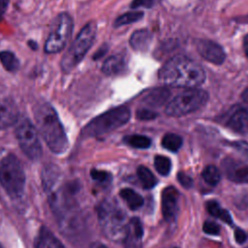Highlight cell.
Wrapping results in <instances>:
<instances>
[{"mask_svg": "<svg viewBox=\"0 0 248 248\" xmlns=\"http://www.w3.org/2000/svg\"><path fill=\"white\" fill-rule=\"evenodd\" d=\"M159 78L168 85L194 88L204 81L205 73L196 61L176 55L163 65L159 71Z\"/></svg>", "mask_w": 248, "mask_h": 248, "instance_id": "obj_1", "label": "cell"}, {"mask_svg": "<svg viewBox=\"0 0 248 248\" xmlns=\"http://www.w3.org/2000/svg\"><path fill=\"white\" fill-rule=\"evenodd\" d=\"M34 117L39 132L48 148L55 154H62L68 148V139L55 109L48 103L36 105Z\"/></svg>", "mask_w": 248, "mask_h": 248, "instance_id": "obj_2", "label": "cell"}, {"mask_svg": "<svg viewBox=\"0 0 248 248\" xmlns=\"http://www.w3.org/2000/svg\"><path fill=\"white\" fill-rule=\"evenodd\" d=\"M98 218L106 235L112 240L125 238L128 222L124 210L112 200L104 201L98 207Z\"/></svg>", "mask_w": 248, "mask_h": 248, "instance_id": "obj_3", "label": "cell"}, {"mask_svg": "<svg viewBox=\"0 0 248 248\" xmlns=\"http://www.w3.org/2000/svg\"><path fill=\"white\" fill-rule=\"evenodd\" d=\"M0 183L12 198H18L23 192L25 173L20 162L13 154L0 160Z\"/></svg>", "mask_w": 248, "mask_h": 248, "instance_id": "obj_4", "label": "cell"}, {"mask_svg": "<svg viewBox=\"0 0 248 248\" xmlns=\"http://www.w3.org/2000/svg\"><path fill=\"white\" fill-rule=\"evenodd\" d=\"M130 116L131 112L127 107L114 108L92 119L85 126L83 134L88 137L102 136L126 124Z\"/></svg>", "mask_w": 248, "mask_h": 248, "instance_id": "obj_5", "label": "cell"}, {"mask_svg": "<svg viewBox=\"0 0 248 248\" xmlns=\"http://www.w3.org/2000/svg\"><path fill=\"white\" fill-rule=\"evenodd\" d=\"M96 32L97 25L93 21L86 23L82 27L62 58L61 65L64 71H70L75 68L85 56L86 52L93 45Z\"/></svg>", "mask_w": 248, "mask_h": 248, "instance_id": "obj_6", "label": "cell"}, {"mask_svg": "<svg viewBox=\"0 0 248 248\" xmlns=\"http://www.w3.org/2000/svg\"><path fill=\"white\" fill-rule=\"evenodd\" d=\"M208 100L204 90L189 88L171 99L166 106V113L170 116H183L201 108Z\"/></svg>", "mask_w": 248, "mask_h": 248, "instance_id": "obj_7", "label": "cell"}, {"mask_svg": "<svg viewBox=\"0 0 248 248\" xmlns=\"http://www.w3.org/2000/svg\"><path fill=\"white\" fill-rule=\"evenodd\" d=\"M73 31L72 17L66 14L56 16L50 27L49 34L45 44V50L47 53L60 52L66 46Z\"/></svg>", "mask_w": 248, "mask_h": 248, "instance_id": "obj_8", "label": "cell"}, {"mask_svg": "<svg viewBox=\"0 0 248 248\" xmlns=\"http://www.w3.org/2000/svg\"><path fill=\"white\" fill-rule=\"evenodd\" d=\"M16 137L24 154L31 160H38L42 156V145L34 125L26 118L17 122Z\"/></svg>", "mask_w": 248, "mask_h": 248, "instance_id": "obj_9", "label": "cell"}, {"mask_svg": "<svg viewBox=\"0 0 248 248\" xmlns=\"http://www.w3.org/2000/svg\"><path fill=\"white\" fill-rule=\"evenodd\" d=\"M197 49L202 57L214 64H222L226 57L223 48L212 41L200 40L197 44Z\"/></svg>", "mask_w": 248, "mask_h": 248, "instance_id": "obj_10", "label": "cell"}, {"mask_svg": "<svg viewBox=\"0 0 248 248\" xmlns=\"http://www.w3.org/2000/svg\"><path fill=\"white\" fill-rule=\"evenodd\" d=\"M177 190L172 186L165 188L162 193V213L166 221L171 222L174 220L177 213Z\"/></svg>", "mask_w": 248, "mask_h": 248, "instance_id": "obj_11", "label": "cell"}, {"mask_svg": "<svg viewBox=\"0 0 248 248\" xmlns=\"http://www.w3.org/2000/svg\"><path fill=\"white\" fill-rule=\"evenodd\" d=\"M223 168L230 180L238 183H248V165L233 159H226L223 162Z\"/></svg>", "mask_w": 248, "mask_h": 248, "instance_id": "obj_12", "label": "cell"}, {"mask_svg": "<svg viewBox=\"0 0 248 248\" xmlns=\"http://www.w3.org/2000/svg\"><path fill=\"white\" fill-rule=\"evenodd\" d=\"M18 120V108L14 101L4 99L0 101V130L6 129Z\"/></svg>", "mask_w": 248, "mask_h": 248, "instance_id": "obj_13", "label": "cell"}, {"mask_svg": "<svg viewBox=\"0 0 248 248\" xmlns=\"http://www.w3.org/2000/svg\"><path fill=\"white\" fill-rule=\"evenodd\" d=\"M143 234L142 225L139 218H132L128 224V230L124 238L125 248H141Z\"/></svg>", "mask_w": 248, "mask_h": 248, "instance_id": "obj_14", "label": "cell"}, {"mask_svg": "<svg viewBox=\"0 0 248 248\" xmlns=\"http://www.w3.org/2000/svg\"><path fill=\"white\" fill-rule=\"evenodd\" d=\"M226 125L232 131L245 134L248 132V111L245 108H237L228 118Z\"/></svg>", "mask_w": 248, "mask_h": 248, "instance_id": "obj_15", "label": "cell"}, {"mask_svg": "<svg viewBox=\"0 0 248 248\" xmlns=\"http://www.w3.org/2000/svg\"><path fill=\"white\" fill-rule=\"evenodd\" d=\"M126 66H127V62H126L125 55L118 53V54L111 55L105 60L102 66V71L108 76H115L124 72L126 69Z\"/></svg>", "mask_w": 248, "mask_h": 248, "instance_id": "obj_16", "label": "cell"}, {"mask_svg": "<svg viewBox=\"0 0 248 248\" xmlns=\"http://www.w3.org/2000/svg\"><path fill=\"white\" fill-rule=\"evenodd\" d=\"M152 42V34L146 29L135 31L130 38V45L139 51L146 50Z\"/></svg>", "mask_w": 248, "mask_h": 248, "instance_id": "obj_17", "label": "cell"}, {"mask_svg": "<svg viewBox=\"0 0 248 248\" xmlns=\"http://www.w3.org/2000/svg\"><path fill=\"white\" fill-rule=\"evenodd\" d=\"M35 248H65L64 245L46 228H42L35 242Z\"/></svg>", "mask_w": 248, "mask_h": 248, "instance_id": "obj_18", "label": "cell"}, {"mask_svg": "<svg viewBox=\"0 0 248 248\" xmlns=\"http://www.w3.org/2000/svg\"><path fill=\"white\" fill-rule=\"evenodd\" d=\"M170 97V91L166 88H155L148 92L143 98V103L150 107H160L164 105Z\"/></svg>", "mask_w": 248, "mask_h": 248, "instance_id": "obj_19", "label": "cell"}, {"mask_svg": "<svg viewBox=\"0 0 248 248\" xmlns=\"http://www.w3.org/2000/svg\"><path fill=\"white\" fill-rule=\"evenodd\" d=\"M119 194L121 198L125 201V202L128 204L129 208L132 210H137L143 204L142 197L133 189L124 188L120 191Z\"/></svg>", "mask_w": 248, "mask_h": 248, "instance_id": "obj_20", "label": "cell"}, {"mask_svg": "<svg viewBox=\"0 0 248 248\" xmlns=\"http://www.w3.org/2000/svg\"><path fill=\"white\" fill-rule=\"evenodd\" d=\"M206 209L207 211L214 217L219 218L223 222L232 225V218L228 210L221 208L219 203L216 201H209L206 202Z\"/></svg>", "mask_w": 248, "mask_h": 248, "instance_id": "obj_21", "label": "cell"}, {"mask_svg": "<svg viewBox=\"0 0 248 248\" xmlns=\"http://www.w3.org/2000/svg\"><path fill=\"white\" fill-rule=\"evenodd\" d=\"M137 173H138V177L140 180L143 188L151 189L156 185L157 180H156L154 174L146 167H143V166L139 167L137 170Z\"/></svg>", "mask_w": 248, "mask_h": 248, "instance_id": "obj_22", "label": "cell"}, {"mask_svg": "<svg viewBox=\"0 0 248 248\" xmlns=\"http://www.w3.org/2000/svg\"><path fill=\"white\" fill-rule=\"evenodd\" d=\"M0 62L3 67L9 72H15L19 67V61L16 56L11 51H1L0 52Z\"/></svg>", "mask_w": 248, "mask_h": 248, "instance_id": "obj_23", "label": "cell"}, {"mask_svg": "<svg viewBox=\"0 0 248 248\" xmlns=\"http://www.w3.org/2000/svg\"><path fill=\"white\" fill-rule=\"evenodd\" d=\"M162 145L163 147H165L166 149L172 151V152H176L182 145V139L180 136L176 135V134H167L165 135V137L162 140Z\"/></svg>", "mask_w": 248, "mask_h": 248, "instance_id": "obj_24", "label": "cell"}, {"mask_svg": "<svg viewBox=\"0 0 248 248\" xmlns=\"http://www.w3.org/2000/svg\"><path fill=\"white\" fill-rule=\"evenodd\" d=\"M202 175L203 180L211 186L217 185L221 179L220 170L215 166H212V165L205 167L202 170Z\"/></svg>", "mask_w": 248, "mask_h": 248, "instance_id": "obj_25", "label": "cell"}, {"mask_svg": "<svg viewBox=\"0 0 248 248\" xmlns=\"http://www.w3.org/2000/svg\"><path fill=\"white\" fill-rule=\"evenodd\" d=\"M124 141L135 147V148H140V149H144V148H148L151 144V140L149 138L142 136V135H132V136H127L124 139Z\"/></svg>", "mask_w": 248, "mask_h": 248, "instance_id": "obj_26", "label": "cell"}, {"mask_svg": "<svg viewBox=\"0 0 248 248\" xmlns=\"http://www.w3.org/2000/svg\"><path fill=\"white\" fill-rule=\"evenodd\" d=\"M142 16H143V13L139 12V11L125 13V14L119 16L116 18V20L114 22V25L116 27H118V26H123V25H126V24H131L133 22H136V21L140 20V18H142Z\"/></svg>", "mask_w": 248, "mask_h": 248, "instance_id": "obj_27", "label": "cell"}, {"mask_svg": "<svg viewBox=\"0 0 248 248\" xmlns=\"http://www.w3.org/2000/svg\"><path fill=\"white\" fill-rule=\"evenodd\" d=\"M154 166L156 170L161 174V175H168L170 171V161L168 157L162 156V155H157L154 158Z\"/></svg>", "mask_w": 248, "mask_h": 248, "instance_id": "obj_28", "label": "cell"}, {"mask_svg": "<svg viewBox=\"0 0 248 248\" xmlns=\"http://www.w3.org/2000/svg\"><path fill=\"white\" fill-rule=\"evenodd\" d=\"M92 178L94 180H96L99 183L102 184H107L109 183V181L111 180V176L108 172L104 171V170H92L90 172Z\"/></svg>", "mask_w": 248, "mask_h": 248, "instance_id": "obj_29", "label": "cell"}, {"mask_svg": "<svg viewBox=\"0 0 248 248\" xmlns=\"http://www.w3.org/2000/svg\"><path fill=\"white\" fill-rule=\"evenodd\" d=\"M232 146L238 152L242 157L248 161V142L244 140H237L232 143Z\"/></svg>", "mask_w": 248, "mask_h": 248, "instance_id": "obj_30", "label": "cell"}, {"mask_svg": "<svg viewBox=\"0 0 248 248\" xmlns=\"http://www.w3.org/2000/svg\"><path fill=\"white\" fill-rule=\"evenodd\" d=\"M202 230L205 233L211 234V235H217L220 232V227L216 223L211 221L204 222L202 226Z\"/></svg>", "mask_w": 248, "mask_h": 248, "instance_id": "obj_31", "label": "cell"}, {"mask_svg": "<svg viewBox=\"0 0 248 248\" xmlns=\"http://www.w3.org/2000/svg\"><path fill=\"white\" fill-rule=\"evenodd\" d=\"M157 116V113L148 108H140L137 111V117L140 120H151Z\"/></svg>", "mask_w": 248, "mask_h": 248, "instance_id": "obj_32", "label": "cell"}, {"mask_svg": "<svg viewBox=\"0 0 248 248\" xmlns=\"http://www.w3.org/2000/svg\"><path fill=\"white\" fill-rule=\"evenodd\" d=\"M177 179H178L179 183H180L184 188L189 189V188H191V187L193 186V180H192V178H191L189 175H187L186 173L182 172V171H180V172L177 173Z\"/></svg>", "mask_w": 248, "mask_h": 248, "instance_id": "obj_33", "label": "cell"}, {"mask_svg": "<svg viewBox=\"0 0 248 248\" xmlns=\"http://www.w3.org/2000/svg\"><path fill=\"white\" fill-rule=\"evenodd\" d=\"M156 0H133L131 8H151L155 4Z\"/></svg>", "mask_w": 248, "mask_h": 248, "instance_id": "obj_34", "label": "cell"}, {"mask_svg": "<svg viewBox=\"0 0 248 248\" xmlns=\"http://www.w3.org/2000/svg\"><path fill=\"white\" fill-rule=\"evenodd\" d=\"M234 238H235V241H236L237 243L242 244V243H244V242L246 241V239H247V234H246V232H245L243 230L237 228V229H235V231H234Z\"/></svg>", "mask_w": 248, "mask_h": 248, "instance_id": "obj_35", "label": "cell"}, {"mask_svg": "<svg viewBox=\"0 0 248 248\" xmlns=\"http://www.w3.org/2000/svg\"><path fill=\"white\" fill-rule=\"evenodd\" d=\"M8 4H9V0H0V20L3 18L5 15Z\"/></svg>", "mask_w": 248, "mask_h": 248, "instance_id": "obj_36", "label": "cell"}, {"mask_svg": "<svg viewBox=\"0 0 248 248\" xmlns=\"http://www.w3.org/2000/svg\"><path fill=\"white\" fill-rule=\"evenodd\" d=\"M243 47H244V51L246 53V55L248 56V35H246L244 37V40H243Z\"/></svg>", "mask_w": 248, "mask_h": 248, "instance_id": "obj_37", "label": "cell"}, {"mask_svg": "<svg viewBox=\"0 0 248 248\" xmlns=\"http://www.w3.org/2000/svg\"><path fill=\"white\" fill-rule=\"evenodd\" d=\"M106 51H107V47H102L98 52H96L94 58H100L101 56H103L106 53Z\"/></svg>", "mask_w": 248, "mask_h": 248, "instance_id": "obj_38", "label": "cell"}, {"mask_svg": "<svg viewBox=\"0 0 248 248\" xmlns=\"http://www.w3.org/2000/svg\"><path fill=\"white\" fill-rule=\"evenodd\" d=\"M242 99L243 101H245L246 103H248V88H246L243 93H242Z\"/></svg>", "mask_w": 248, "mask_h": 248, "instance_id": "obj_39", "label": "cell"}, {"mask_svg": "<svg viewBox=\"0 0 248 248\" xmlns=\"http://www.w3.org/2000/svg\"><path fill=\"white\" fill-rule=\"evenodd\" d=\"M93 248H108V247L102 243H96V244H94Z\"/></svg>", "mask_w": 248, "mask_h": 248, "instance_id": "obj_40", "label": "cell"}, {"mask_svg": "<svg viewBox=\"0 0 248 248\" xmlns=\"http://www.w3.org/2000/svg\"><path fill=\"white\" fill-rule=\"evenodd\" d=\"M0 248H3V247H2V246H1V245H0Z\"/></svg>", "mask_w": 248, "mask_h": 248, "instance_id": "obj_41", "label": "cell"}]
</instances>
